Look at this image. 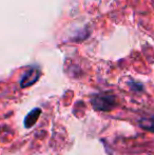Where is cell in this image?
<instances>
[{
    "label": "cell",
    "mask_w": 154,
    "mask_h": 155,
    "mask_svg": "<svg viewBox=\"0 0 154 155\" xmlns=\"http://www.w3.org/2000/svg\"><path fill=\"white\" fill-rule=\"evenodd\" d=\"M130 87H131V89L134 91H142L143 90V86L140 84H137V82H132V84H130Z\"/></svg>",
    "instance_id": "obj_5"
},
{
    "label": "cell",
    "mask_w": 154,
    "mask_h": 155,
    "mask_svg": "<svg viewBox=\"0 0 154 155\" xmlns=\"http://www.w3.org/2000/svg\"><path fill=\"white\" fill-rule=\"evenodd\" d=\"M94 110L101 111V112H110L112 111L117 104L116 97L110 94H96L93 95L91 98Z\"/></svg>",
    "instance_id": "obj_1"
},
{
    "label": "cell",
    "mask_w": 154,
    "mask_h": 155,
    "mask_svg": "<svg viewBox=\"0 0 154 155\" xmlns=\"http://www.w3.org/2000/svg\"><path fill=\"white\" fill-rule=\"evenodd\" d=\"M40 75V70L37 68H31L23 74L20 80V88H29V87L33 86L34 84L38 81Z\"/></svg>",
    "instance_id": "obj_2"
},
{
    "label": "cell",
    "mask_w": 154,
    "mask_h": 155,
    "mask_svg": "<svg viewBox=\"0 0 154 155\" xmlns=\"http://www.w3.org/2000/svg\"><path fill=\"white\" fill-rule=\"evenodd\" d=\"M138 124L142 129L149 132L154 133V116L147 117V118H142L138 121Z\"/></svg>",
    "instance_id": "obj_4"
},
{
    "label": "cell",
    "mask_w": 154,
    "mask_h": 155,
    "mask_svg": "<svg viewBox=\"0 0 154 155\" xmlns=\"http://www.w3.org/2000/svg\"><path fill=\"white\" fill-rule=\"evenodd\" d=\"M40 115H41V109H39V108L33 109L32 111H30L27 116H25V120H23V124H25V128L30 129L35 126L37 120L39 119V117H40Z\"/></svg>",
    "instance_id": "obj_3"
}]
</instances>
